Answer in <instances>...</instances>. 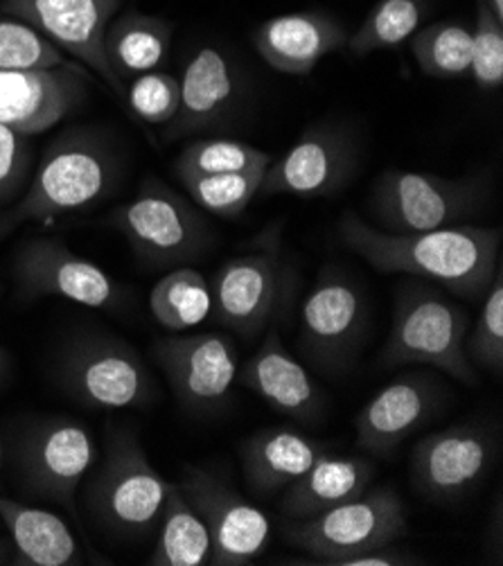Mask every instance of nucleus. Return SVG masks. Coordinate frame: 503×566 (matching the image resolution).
Wrapping results in <instances>:
<instances>
[{
    "mask_svg": "<svg viewBox=\"0 0 503 566\" xmlns=\"http://www.w3.org/2000/svg\"><path fill=\"white\" fill-rule=\"evenodd\" d=\"M339 238L381 273L431 280L468 301H479L488 294L501 262V229L472 223L425 233H386L348 210L339 219Z\"/></svg>",
    "mask_w": 503,
    "mask_h": 566,
    "instance_id": "f257e3e1",
    "label": "nucleus"
},
{
    "mask_svg": "<svg viewBox=\"0 0 503 566\" xmlns=\"http://www.w3.org/2000/svg\"><path fill=\"white\" fill-rule=\"evenodd\" d=\"M120 158L106 134L71 127L45 149L17 203L0 214V238L23 223H45L106 199L120 177Z\"/></svg>",
    "mask_w": 503,
    "mask_h": 566,
    "instance_id": "f03ea898",
    "label": "nucleus"
},
{
    "mask_svg": "<svg viewBox=\"0 0 503 566\" xmlns=\"http://www.w3.org/2000/svg\"><path fill=\"white\" fill-rule=\"evenodd\" d=\"M470 316L422 277L398 287L394 323L379 355L384 368L425 364L465 386L476 384V370L465 355Z\"/></svg>",
    "mask_w": 503,
    "mask_h": 566,
    "instance_id": "7ed1b4c3",
    "label": "nucleus"
},
{
    "mask_svg": "<svg viewBox=\"0 0 503 566\" xmlns=\"http://www.w3.org/2000/svg\"><path fill=\"white\" fill-rule=\"evenodd\" d=\"M170 481L149 463L129 429L108 431L104 461L88 485L86 503L95 522L123 539H145L156 533Z\"/></svg>",
    "mask_w": 503,
    "mask_h": 566,
    "instance_id": "20e7f679",
    "label": "nucleus"
},
{
    "mask_svg": "<svg viewBox=\"0 0 503 566\" xmlns=\"http://www.w3.org/2000/svg\"><path fill=\"white\" fill-rule=\"evenodd\" d=\"M292 292L294 271L273 226L258 238L253 251L223 262L210 280L214 318L244 338L273 327L287 312Z\"/></svg>",
    "mask_w": 503,
    "mask_h": 566,
    "instance_id": "39448f33",
    "label": "nucleus"
},
{
    "mask_svg": "<svg viewBox=\"0 0 503 566\" xmlns=\"http://www.w3.org/2000/svg\"><path fill=\"white\" fill-rule=\"evenodd\" d=\"M490 199V179L468 175L447 179L425 172L388 169L370 192V214L386 233H425L461 226Z\"/></svg>",
    "mask_w": 503,
    "mask_h": 566,
    "instance_id": "423d86ee",
    "label": "nucleus"
},
{
    "mask_svg": "<svg viewBox=\"0 0 503 566\" xmlns=\"http://www.w3.org/2000/svg\"><path fill=\"white\" fill-rule=\"evenodd\" d=\"M407 533L405 501L390 485L366 488L359 496L332 511L292 522L285 528L287 542L329 566L370 548L400 542Z\"/></svg>",
    "mask_w": 503,
    "mask_h": 566,
    "instance_id": "0eeeda50",
    "label": "nucleus"
},
{
    "mask_svg": "<svg viewBox=\"0 0 503 566\" xmlns=\"http://www.w3.org/2000/svg\"><path fill=\"white\" fill-rule=\"evenodd\" d=\"M111 223L143 262L160 269L186 266L212 244L201 212L158 179H145L134 199L111 214Z\"/></svg>",
    "mask_w": 503,
    "mask_h": 566,
    "instance_id": "6e6552de",
    "label": "nucleus"
},
{
    "mask_svg": "<svg viewBox=\"0 0 503 566\" xmlns=\"http://www.w3.org/2000/svg\"><path fill=\"white\" fill-rule=\"evenodd\" d=\"M366 321V298L357 280L327 266L301 310V350L321 370L344 373L361 348Z\"/></svg>",
    "mask_w": 503,
    "mask_h": 566,
    "instance_id": "1a4fd4ad",
    "label": "nucleus"
},
{
    "mask_svg": "<svg viewBox=\"0 0 503 566\" xmlns=\"http://www.w3.org/2000/svg\"><path fill=\"white\" fill-rule=\"evenodd\" d=\"M60 381L77 402L106 411L143 407L154 395L140 355L114 336L75 342L60 364Z\"/></svg>",
    "mask_w": 503,
    "mask_h": 566,
    "instance_id": "9d476101",
    "label": "nucleus"
},
{
    "mask_svg": "<svg viewBox=\"0 0 503 566\" xmlns=\"http://www.w3.org/2000/svg\"><path fill=\"white\" fill-rule=\"evenodd\" d=\"M496 436L474 422L457 424L422 438L409 459L413 488L433 503L470 496L492 470Z\"/></svg>",
    "mask_w": 503,
    "mask_h": 566,
    "instance_id": "9b49d317",
    "label": "nucleus"
},
{
    "mask_svg": "<svg viewBox=\"0 0 503 566\" xmlns=\"http://www.w3.org/2000/svg\"><path fill=\"white\" fill-rule=\"evenodd\" d=\"M203 520L210 535V564L247 566L260 557L271 539L266 515L217 474L190 468L177 483Z\"/></svg>",
    "mask_w": 503,
    "mask_h": 566,
    "instance_id": "f8f14e48",
    "label": "nucleus"
},
{
    "mask_svg": "<svg viewBox=\"0 0 503 566\" xmlns=\"http://www.w3.org/2000/svg\"><path fill=\"white\" fill-rule=\"evenodd\" d=\"M154 357L188 413H217L229 402L240 357L227 334L206 332L163 338L154 346Z\"/></svg>",
    "mask_w": 503,
    "mask_h": 566,
    "instance_id": "ddd939ff",
    "label": "nucleus"
},
{
    "mask_svg": "<svg viewBox=\"0 0 503 566\" xmlns=\"http://www.w3.org/2000/svg\"><path fill=\"white\" fill-rule=\"evenodd\" d=\"M95 459V440L88 429L57 416L25 433L17 451V470L28 494L73 507L75 492Z\"/></svg>",
    "mask_w": 503,
    "mask_h": 566,
    "instance_id": "4468645a",
    "label": "nucleus"
},
{
    "mask_svg": "<svg viewBox=\"0 0 503 566\" xmlns=\"http://www.w3.org/2000/svg\"><path fill=\"white\" fill-rule=\"evenodd\" d=\"M357 169V143L346 127L312 125L266 167L258 195H292L301 199L332 197L348 186Z\"/></svg>",
    "mask_w": 503,
    "mask_h": 566,
    "instance_id": "2eb2a0df",
    "label": "nucleus"
},
{
    "mask_svg": "<svg viewBox=\"0 0 503 566\" xmlns=\"http://www.w3.org/2000/svg\"><path fill=\"white\" fill-rule=\"evenodd\" d=\"M120 3L123 0H0V12L25 21L118 95H125V84L111 71L104 54V34Z\"/></svg>",
    "mask_w": 503,
    "mask_h": 566,
    "instance_id": "dca6fc26",
    "label": "nucleus"
},
{
    "mask_svg": "<svg viewBox=\"0 0 503 566\" xmlns=\"http://www.w3.org/2000/svg\"><path fill=\"white\" fill-rule=\"evenodd\" d=\"M19 292L28 298H64L93 310L116 307L123 298L118 282L97 264L54 238L25 242L14 258Z\"/></svg>",
    "mask_w": 503,
    "mask_h": 566,
    "instance_id": "f3484780",
    "label": "nucleus"
},
{
    "mask_svg": "<svg viewBox=\"0 0 503 566\" xmlns=\"http://www.w3.org/2000/svg\"><path fill=\"white\" fill-rule=\"evenodd\" d=\"M88 77L73 64L0 69V125L23 136L57 127L86 99Z\"/></svg>",
    "mask_w": 503,
    "mask_h": 566,
    "instance_id": "a211bd4d",
    "label": "nucleus"
},
{
    "mask_svg": "<svg viewBox=\"0 0 503 566\" xmlns=\"http://www.w3.org/2000/svg\"><path fill=\"white\" fill-rule=\"evenodd\" d=\"M179 84V108L163 132L167 143L221 127L235 116L240 73L221 48L199 45L188 60Z\"/></svg>",
    "mask_w": 503,
    "mask_h": 566,
    "instance_id": "6ab92c4d",
    "label": "nucleus"
},
{
    "mask_svg": "<svg viewBox=\"0 0 503 566\" xmlns=\"http://www.w3.org/2000/svg\"><path fill=\"white\" fill-rule=\"evenodd\" d=\"M440 405V386L431 375L409 373L384 386L355 418L357 444L375 457H388L418 431Z\"/></svg>",
    "mask_w": 503,
    "mask_h": 566,
    "instance_id": "aec40b11",
    "label": "nucleus"
},
{
    "mask_svg": "<svg viewBox=\"0 0 503 566\" xmlns=\"http://www.w3.org/2000/svg\"><path fill=\"white\" fill-rule=\"evenodd\" d=\"M348 28L339 17L305 10L266 19L253 32V48L262 62L283 75H310L323 56L346 48Z\"/></svg>",
    "mask_w": 503,
    "mask_h": 566,
    "instance_id": "412c9836",
    "label": "nucleus"
},
{
    "mask_svg": "<svg viewBox=\"0 0 503 566\" xmlns=\"http://www.w3.org/2000/svg\"><path fill=\"white\" fill-rule=\"evenodd\" d=\"M240 381L273 411L310 424L325 409L323 392L310 373L287 353L277 327L264 332L258 353L238 370Z\"/></svg>",
    "mask_w": 503,
    "mask_h": 566,
    "instance_id": "4be33fe9",
    "label": "nucleus"
},
{
    "mask_svg": "<svg viewBox=\"0 0 503 566\" xmlns=\"http://www.w3.org/2000/svg\"><path fill=\"white\" fill-rule=\"evenodd\" d=\"M327 454V444L292 427L262 429L242 444L244 481L251 492L266 499L283 492Z\"/></svg>",
    "mask_w": 503,
    "mask_h": 566,
    "instance_id": "5701e85b",
    "label": "nucleus"
},
{
    "mask_svg": "<svg viewBox=\"0 0 503 566\" xmlns=\"http://www.w3.org/2000/svg\"><path fill=\"white\" fill-rule=\"evenodd\" d=\"M373 476L375 468L366 459L327 454L283 490L281 513L292 522L312 520L359 496Z\"/></svg>",
    "mask_w": 503,
    "mask_h": 566,
    "instance_id": "b1692460",
    "label": "nucleus"
},
{
    "mask_svg": "<svg viewBox=\"0 0 503 566\" xmlns=\"http://www.w3.org/2000/svg\"><path fill=\"white\" fill-rule=\"evenodd\" d=\"M0 520L12 535L14 557L19 566H75L82 564V551L66 526L54 513L23 505L0 496Z\"/></svg>",
    "mask_w": 503,
    "mask_h": 566,
    "instance_id": "393cba45",
    "label": "nucleus"
},
{
    "mask_svg": "<svg viewBox=\"0 0 503 566\" xmlns=\"http://www.w3.org/2000/svg\"><path fill=\"white\" fill-rule=\"evenodd\" d=\"M175 28L167 19L129 10L114 17L104 34V54L111 71L125 84L143 73L158 71L170 54Z\"/></svg>",
    "mask_w": 503,
    "mask_h": 566,
    "instance_id": "a878e982",
    "label": "nucleus"
},
{
    "mask_svg": "<svg viewBox=\"0 0 503 566\" xmlns=\"http://www.w3.org/2000/svg\"><path fill=\"white\" fill-rule=\"evenodd\" d=\"M156 546L149 555L151 566H203L210 564V535L203 520L170 483L165 507L156 528Z\"/></svg>",
    "mask_w": 503,
    "mask_h": 566,
    "instance_id": "bb28decb",
    "label": "nucleus"
},
{
    "mask_svg": "<svg viewBox=\"0 0 503 566\" xmlns=\"http://www.w3.org/2000/svg\"><path fill=\"white\" fill-rule=\"evenodd\" d=\"M154 318L170 332H186L201 325L212 312L208 280L190 266L165 273L149 294Z\"/></svg>",
    "mask_w": 503,
    "mask_h": 566,
    "instance_id": "cd10ccee",
    "label": "nucleus"
},
{
    "mask_svg": "<svg viewBox=\"0 0 503 566\" xmlns=\"http://www.w3.org/2000/svg\"><path fill=\"white\" fill-rule=\"evenodd\" d=\"M413 60L427 77L461 80L472 66V28L463 21H436L420 28L411 39Z\"/></svg>",
    "mask_w": 503,
    "mask_h": 566,
    "instance_id": "c85d7f7f",
    "label": "nucleus"
},
{
    "mask_svg": "<svg viewBox=\"0 0 503 566\" xmlns=\"http://www.w3.org/2000/svg\"><path fill=\"white\" fill-rule=\"evenodd\" d=\"M429 14V0H377L364 23L350 34L346 50L366 56L409 41Z\"/></svg>",
    "mask_w": 503,
    "mask_h": 566,
    "instance_id": "c756f323",
    "label": "nucleus"
},
{
    "mask_svg": "<svg viewBox=\"0 0 503 566\" xmlns=\"http://www.w3.org/2000/svg\"><path fill=\"white\" fill-rule=\"evenodd\" d=\"M273 158L242 140L231 138H203L186 145L175 160V175L179 181L190 177L253 172L266 169Z\"/></svg>",
    "mask_w": 503,
    "mask_h": 566,
    "instance_id": "7c9ffc66",
    "label": "nucleus"
},
{
    "mask_svg": "<svg viewBox=\"0 0 503 566\" xmlns=\"http://www.w3.org/2000/svg\"><path fill=\"white\" fill-rule=\"evenodd\" d=\"M264 172L266 169L190 177V179H184L181 184L199 208L223 219H235L258 197Z\"/></svg>",
    "mask_w": 503,
    "mask_h": 566,
    "instance_id": "2f4dec72",
    "label": "nucleus"
},
{
    "mask_svg": "<svg viewBox=\"0 0 503 566\" xmlns=\"http://www.w3.org/2000/svg\"><path fill=\"white\" fill-rule=\"evenodd\" d=\"M465 355L472 366L501 375L503 370V269L492 275L481 316L465 336Z\"/></svg>",
    "mask_w": 503,
    "mask_h": 566,
    "instance_id": "473e14b6",
    "label": "nucleus"
},
{
    "mask_svg": "<svg viewBox=\"0 0 503 566\" xmlns=\"http://www.w3.org/2000/svg\"><path fill=\"white\" fill-rule=\"evenodd\" d=\"M62 50L25 21L0 12V69H57L66 66Z\"/></svg>",
    "mask_w": 503,
    "mask_h": 566,
    "instance_id": "72a5a7b5",
    "label": "nucleus"
},
{
    "mask_svg": "<svg viewBox=\"0 0 503 566\" xmlns=\"http://www.w3.org/2000/svg\"><path fill=\"white\" fill-rule=\"evenodd\" d=\"M125 88L127 104L136 118L147 125H167L179 108L181 84L175 75L163 71L143 73Z\"/></svg>",
    "mask_w": 503,
    "mask_h": 566,
    "instance_id": "f704fd0d",
    "label": "nucleus"
},
{
    "mask_svg": "<svg viewBox=\"0 0 503 566\" xmlns=\"http://www.w3.org/2000/svg\"><path fill=\"white\" fill-rule=\"evenodd\" d=\"M470 75L483 91H496L503 84V21L490 12L483 0H476Z\"/></svg>",
    "mask_w": 503,
    "mask_h": 566,
    "instance_id": "c9c22d12",
    "label": "nucleus"
},
{
    "mask_svg": "<svg viewBox=\"0 0 503 566\" xmlns=\"http://www.w3.org/2000/svg\"><path fill=\"white\" fill-rule=\"evenodd\" d=\"M28 138L0 125V208L17 203L30 184L34 154Z\"/></svg>",
    "mask_w": 503,
    "mask_h": 566,
    "instance_id": "e433bc0d",
    "label": "nucleus"
},
{
    "mask_svg": "<svg viewBox=\"0 0 503 566\" xmlns=\"http://www.w3.org/2000/svg\"><path fill=\"white\" fill-rule=\"evenodd\" d=\"M394 544H386L379 548H370L366 553L353 555L342 559L337 566H411V564H422L413 553H409L402 546Z\"/></svg>",
    "mask_w": 503,
    "mask_h": 566,
    "instance_id": "4c0bfd02",
    "label": "nucleus"
},
{
    "mask_svg": "<svg viewBox=\"0 0 503 566\" xmlns=\"http://www.w3.org/2000/svg\"><path fill=\"white\" fill-rule=\"evenodd\" d=\"M12 557H14V548L8 542H0V566L12 564Z\"/></svg>",
    "mask_w": 503,
    "mask_h": 566,
    "instance_id": "58836bf2",
    "label": "nucleus"
},
{
    "mask_svg": "<svg viewBox=\"0 0 503 566\" xmlns=\"http://www.w3.org/2000/svg\"><path fill=\"white\" fill-rule=\"evenodd\" d=\"M483 3L490 8V12H492L499 21H503V0H483Z\"/></svg>",
    "mask_w": 503,
    "mask_h": 566,
    "instance_id": "ea45409f",
    "label": "nucleus"
},
{
    "mask_svg": "<svg viewBox=\"0 0 503 566\" xmlns=\"http://www.w3.org/2000/svg\"><path fill=\"white\" fill-rule=\"evenodd\" d=\"M8 368H10V359H8L6 350H3V348H0V384H3V379H6V373H8Z\"/></svg>",
    "mask_w": 503,
    "mask_h": 566,
    "instance_id": "a19ab883",
    "label": "nucleus"
},
{
    "mask_svg": "<svg viewBox=\"0 0 503 566\" xmlns=\"http://www.w3.org/2000/svg\"><path fill=\"white\" fill-rule=\"evenodd\" d=\"M0 468H3V440H0Z\"/></svg>",
    "mask_w": 503,
    "mask_h": 566,
    "instance_id": "79ce46f5",
    "label": "nucleus"
}]
</instances>
